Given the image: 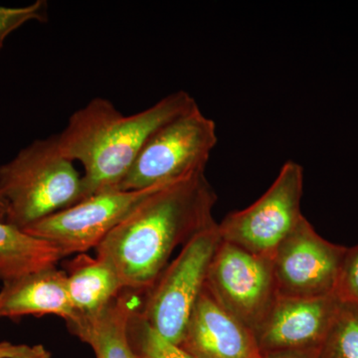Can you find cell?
Returning <instances> with one entry per match:
<instances>
[{"label": "cell", "mask_w": 358, "mask_h": 358, "mask_svg": "<svg viewBox=\"0 0 358 358\" xmlns=\"http://www.w3.org/2000/svg\"><path fill=\"white\" fill-rule=\"evenodd\" d=\"M138 306L129 322V336L136 358H196L160 336L145 322Z\"/></svg>", "instance_id": "e0dca14e"}, {"label": "cell", "mask_w": 358, "mask_h": 358, "mask_svg": "<svg viewBox=\"0 0 358 358\" xmlns=\"http://www.w3.org/2000/svg\"><path fill=\"white\" fill-rule=\"evenodd\" d=\"M221 241L218 223L214 222L182 247L154 286L145 292V300L138 308L141 317L174 345H179L182 341Z\"/></svg>", "instance_id": "5b68a950"}, {"label": "cell", "mask_w": 358, "mask_h": 358, "mask_svg": "<svg viewBox=\"0 0 358 358\" xmlns=\"http://www.w3.org/2000/svg\"><path fill=\"white\" fill-rule=\"evenodd\" d=\"M303 169L288 160L273 185L251 206L233 212L218 223L223 241L272 259L301 218Z\"/></svg>", "instance_id": "8992f818"}, {"label": "cell", "mask_w": 358, "mask_h": 358, "mask_svg": "<svg viewBox=\"0 0 358 358\" xmlns=\"http://www.w3.org/2000/svg\"><path fill=\"white\" fill-rule=\"evenodd\" d=\"M341 303L338 294L277 296L254 334L263 357L305 353L315 357Z\"/></svg>", "instance_id": "30bf717a"}, {"label": "cell", "mask_w": 358, "mask_h": 358, "mask_svg": "<svg viewBox=\"0 0 358 358\" xmlns=\"http://www.w3.org/2000/svg\"><path fill=\"white\" fill-rule=\"evenodd\" d=\"M217 141L215 122L196 106L148 138L119 189H148L205 173Z\"/></svg>", "instance_id": "277c9868"}, {"label": "cell", "mask_w": 358, "mask_h": 358, "mask_svg": "<svg viewBox=\"0 0 358 358\" xmlns=\"http://www.w3.org/2000/svg\"><path fill=\"white\" fill-rule=\"evenodd\" d=\"M336 294L341 301L358 306V245L346 251Z\"/></svg>", "instance_id": "d6986e66"}, {"label": "cell", "mask_w": 358, "mask_h": 358, "mask_svg": "<svg viewBox=\"0 0 358 358\" xmlns=\"http://www.w3.org/2000/svg\"><path fill=\"white\" fill-rule=\"evenodd\" d=\"M48 20V3L36 0L31 4L21 7L0 6V51L11 33L30 21L46 22Z\"/></svg>", "instance_id": "ac0fdd59"}, {"label": "cell", "mask_w": 358, "mask_h": 358, "mask_svg": "<svg viewBox=\"0 0 358 358\" xmlns=\"http://www.w3.org/2000/svg\"><path fill=\"white\" fill-rule=\"evenodd\" d=\"M83 199V174L61 154L56 134L33 141L0 166V221L18 229Z\"/></svg>", "instance_id": "3957f363"}, {"label": "cell", "mask_w": 358, "mask_h": 358, "mask_svg": "<svg viewBox=\"0 0 358 358\" xmlns=\"http://www.w3.org/2000/svg\"><path fill=\"white\" fill-rule=\"evenodd\" d=\"M217 195L205 173L157 188L96 246L126 289L148 292L178 246L215 222Z\"/></svg>", "instance_id": "6da1fadb"}, {"label": "cell", "mask_w": 358, "mask_h": 358, "mask_svg": "<svg viewBox=\"0 0 358 358\" xmlns=\"http://www.w3.org/2000/svg\"><path fill=\"white\" fill-rule=\"evenodd\" d=\"M128 292L122 291L101 312L78 315L67 322L70 333L91 346L96 358H136L129 341V322L141 303Z\"/></svg>", "instance_id": "4fadbf2b"}, {"label": "cell", "mask_w": 358, "mask_h": 358, "mask_svg": "<svg viewBox=\"0 0 358 358\" xmlns=\"http://www.w3.org/2000/svg\"><path fill=\"white\" fill-rule=\"evenodd\" d=\"M205 287L253 333L278 296L272 259L223 240L212 259Z\"/></svg>", "instance_id": "52a82bcc"}, {"label": "cell", "mask_w": 358, "mask_h": 358, "mask_svg": "<svg viewBox=\"0 0 358 358\" xmlns=\"http://www.w3.org/2000/svg\"><path fill=\"white\" fill-rule=\"evenodd\" d=\"M196 106L187 92L178 91L134 115L122 114L103 98L77 110L56 138L61 154L83 166L84 199L119 188L148 138Z\"/></svg>", "instance_id": "7a4b0ae2"}, {"label": "cell", "mask_w": 358, "mask_h": 358, "mask_svg": "<svg viewBox=\"0 0 358 358\" xmlns=\"http://www.w3.org/2000/svg\"><path fill=\"white\" fill-rule=\"evenodd\" d=\"M179 346L196 358H264L253 331L221 307L206 287Z\"/></svg>", "instance_id": "8fae6325"}, {"label": "cell", "mask_w": 358, "mask_h": 358, "mask_svg": "<svg viewBox=\"0 0 358 358\" xmlns=\"http://www.w3.org/2000/svg\"><path fill=\"white\" fill-rule=\"evenodd\" d=\"M346 251L317 234L303 216L272 257L278 296L317 298L336 294Z\"/></svg>", "instance_id": "9c48e42d"}, {"label": "cell", "mask_w": 358, "mask_h": 358, "mask_svg": "<svg viewBox=\"0 0 358 358\" xmlns=\"http://www.w3.org/2000/svg\"><path fill=\"white\" fill-rule=\"evenodd\" d=\"M64 258L55 246L0 221V279L20 277Z\"/></svg>", "instance_id": "9a60e30c"}, {"label": "cell", "mask_w": 358, "mask_h": 358, "mask_svg": "<svg viewBox=\"0 0 358 358\" xmlns=\"http://www.w3.org/2000/svg\"><path fill=\"white\" fill-rule=\"evenodd\" d=\"M15 358H51V353L43 345H37L35 346V350L30 355Z\"/></svg>", "instance_id": "44dd1931"}, {"label": "cell", "mask_w": 358, "mask_h": 358, "mask_svg": "<svg viewBox=\"0 0 358 358\" xmlns=\"http://www.w3.org/2000/svg\"><path fill=\"white\" fill-rule=\"evenodd\" d=\"M159 187L162 186L143 190L115 188L96 193L23 231L49 242L64 258L72 254H83L96 249L110 231Z\"/></svg>", "instance_id": "ba28073f"}, {"label": "cell", "mask_w": 358, "mask_h": 358, "mask_svg": "<svg viewBox=\"0 0 358 358\" xmlns=\"http://www.w3.org/2000/svg\"><path fill=\"white\" fill-rule=\"evenodd\" d=\"M264 358H315V357L305 355V353H282V355H268Z\"/></svg>", "instance_id": "7402d4cb"}, {"label": "cell", "mask_w": 358, "mask_h": 358, "mask_svg": "<svg viewBox=\"0 0 358 358\" xmlns=\"http://www.w3.org/2000/svg\"><path fill=\"white\" fill-rule=\"evenodd\" d=\"M36 345H13L8 341L0 343V358H15L30 355Z\"/></svg>", "instance_id": "ffe728a7"}, {"label": "cell", "mask_w": 358, "mask_h": 358, "mask_svg": "<svg viewBox=\"0 0 358 358\" xmlns=\"http://www.w3.org/2000/svg\"><path fill=\"white\" fill-rule=\"evenodd\" d=\"M66 274L68 294L76 317L101 312L126 289L109 264L85 253L68 264Z\"/></svg>", "instance_id": "5bb4252c"}, {"label": "cell", "mask_w": 358, "mask_h": 358, "mask_svg": "<svg viewBox=\"0 0 358 358\" xmlns=\"http://www.w3.org/2000/svg\"><path fill=\"white\" fill-rule=\"evenodd\" d=\"M54 315L66 322L76 317L67 289V274L56 266L3 281L0 317Z\"/></svg>", "instance_id": "7c38bea8"}, {"label": "cell", "mask_w": 358, "mask_h": 358, "mask_svg": "<svg viewBox=\"0 0 358 358\" xmlns=\"http://www.w3.org/2000/svg\"><path fill=\"white\" fill-rule=\"evenodd\" d=\"M315 358H358V306L341 300Z\"/></svg>", "instance_id": "2e32d148"}]
</instances>
